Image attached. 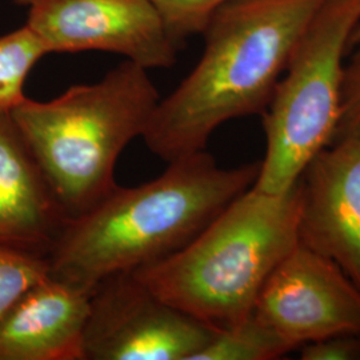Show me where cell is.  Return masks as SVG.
<instances>
[{"label": "cell", "instance_id": "cell-1", "mask_svg": "<svg viewBox=\"0 0 360 360\" xmlns=\"http://www.w3.org/2000/svg\"><path fill=\"white\" fill-rule=\"evenodd\" d=\"M260 162L219 167L206 150L168 162L156 179L116 186L102 202L68 219L49 263L51 276L92 291L103 279L176 254L239 195Z\"/></svg>", "mask_w": 360, "mask_h": 360}, {"label": "cell", "instance_id": "cell-2", "mask_svg": "<svg viewBox=\"0 0 360 360\" xmlns=\"http://www.w3.org/2000/svg\"><path fill=\"white\" fill-rule=\"evenodd\" d=\"M326 0H230L210 19L205 51L155 107L143 139L166 162L206 150L221 124L262 114Z\"/></svg>", "mask_w": 360, "mask_h": 360}, {"label": "cell", "instance_id": "cell-3", "mask_svg": "<svg viewBox=\"0 0 360 360\" xmlns=\"http://www.w3.org/2000/svg\"><path fill=\"white\" fill-rule=\"evenodd\" d=\"M300 180L282 193L251 187L184 248L132 271L154 294L215 331L245 322L271 274L299 243Z\"/></svg>", "mask_w": 360, "mask_h": 360}, {"label": "cell", "instance_id": "cell-4", "mask_svg": "<svg viewBox=\"0 0 360 360\" xmlns=\"http://www.w3.org/2000/svg\"><path fill=\"white\" fill-rule=\"evenodd\" d=\"M147 71L126 60L96 83L72 86L49 102L27 98L11 111L68 219L115 190L119 156L143 136L160 101Z\"/></svg>", "mask_w": 360, "mask_h": 360}, {"label": "cell", "instance_id": "cell-5", "mask_svg": "<svg viewBox=\"0 0 360 360\" xmlns=\"http://www.w3.org/2000/svg\"><path fill=\"white\" fill-rule=\"evenodd\" d=\"M360 0H326L292 52L263 115L266 156L252 186L282 193L327 148L342 115L345 56Z\"/></svg>", "mask_w": 360, "mask_h": 360}, {"label": "cell", "instance_id": "cell-6", "mask_svg": "<svg viewBox=\"0 0 360 360\" xmlns=\"http://www.w3.org/2000/svg\"><path fill=\"white\" fill-rule=\"evenodd\" d=\"M218 331L154 294L134 272L96 284L84 331L86 360H193Z\"/></svg>", "mask_w": 360, "mask_h": 360}, {"label": "cell", "instance_id": "cell-7", "mask_svg": "<svg viewBox=\"0 0 360 360\" xmlns=\"http://www.w3.org/2000/svg\"><path fill=\"white\" fill-rule=\"evenodd\" d=\"M27 26L50 53L112 52L146 70L172 67L180 50L150 0H38Z\"/></svg>", "mask_w": 360, "mask_h": 360}, {"label": "cell", "instance_id": "cell-8", "mask_svg": "<svg viewBox=\"0 0 360 360\" xmlns=\"http://www.w3.org/2000/svg\"><path fill=\"white\" fill-rule=\"evenodd\" d=\"M252 314L294 349L360 336V288L331 259L297 243L263 285Z\"/></svg>", "mask_w": 360, "mask_h": 360}, {"label": "cell", "instance_id": "cell-9", "mask_svg": "<svg viewBox=\"0 0 360 360\" xmlns=\"http://www.w3.org/2000/svg\"><path fill=\"white\" fill-rule=\"evenodd\" d=\"M299 180V243L331 259L360 288V141L331 143Z\"/></svg>", "mask_w": 360, "mask_h": 360}, {"label": "cell", "instance_id": "cell-10", "mask_svg": "<svg viewBox=\"0 0 360 360\" xmlns=\"http://www.w3.org/2000/svg\"><path fill=\"white\" fill-rule=\"evenodd\" d=\"M67 220L11 112H0V247L49 259Z\"/></svg>", "mask_w": 360, "mask_h": 360}, {"label": "cell", "instance_id": "cell-11", "mask_svg": "<svg viewBox=\"0 0 360 360\" xmlns=\"http://www.w3.org/2000/svg\"><path fill=\"white\" fill-rule=\"evenodd\" d=\"M91 291L49 276L0 319V360H86Z\"/></svg>", "mask_w": 360, "mask_h": 360}, {"label": "cell", "instance_id": "cell-12", "mask_svg": "<svg viewBox=\"0 0 360 360\" xmlns=\"http://www.w3.org/2000/svg\"><path fill=\"white\" fill-rule=\"evenodd\" d=\"M294 351L281 335L252 314L245 322L221 331L193 360H272Z\"/></svg>", "mask_w": 360, "mask_h": 360}, {"label": "cell", "instance_id": "cell-13", "mask_svg": "<svg viewBox=\"0 0 360 360\" xmlns=\"http://www.w3.org/2000/svg\"><path fill=\"white\" fill-rule=\"evenodd\" d=\"M47 53L44 41L27 25L0 37V112H11L26 101L27 77Z\"/></svg>", "mask_w": 360, "mask_h": 360}, {"label": "cell", "instance_id": "cell-14", "mask_svg": "<svg viewBox=\"0 0 360 360\" xmlns=\"http://www.w3.org/2000/svg\"><path fill=\"white\" fill-rule=\"evenodd\" d=\"M50 275L49 259L0 247V319L28 290Z\"/></svg>", "mask_w": 360, "mask_h": 360}, {"label": "cell", "instance_id": "cell-15", "mask_svg": "<svg viewBox=\"0 0 360 360\" xmlns=\"http://www.w3.org/2000/svg\"><path fill=\"white\" fill-rule=\"evenodd\" d=\"M163 18L172 40L183 47L184 41L205 31L210 19L230 0H150Z\"/></svg>", "mask_w": 360, "mask_h": 360}, {"label": "cell", "instance_id": "cell-16", "mask_svg": "<svg viewBox=\"0 0 360 360\" xmlns=\"http://www.w3.org/2000/svg\"><path fill=\"white\" fill-rule=\"evenodd\" d=\"M342 139L360 141V51L345 68L342 115L331 143Z\"/></svg>", "mask_w": 360, "mask_h": 360}, {"label": "cell", "instance_id": "cell-17", "mask_svg": "<svg viewBox=\"0 0 360 360\" xmlns=\"http://www.w3.org/2000/svg\"><path fill=\"white\" fill-rule=\"evenodd\" d=\"M300 358L304 360L360 359V336H331L302 346Z\"/></svg>", "mask_w": 360, "mask_h": 360}, {"label": "cell", "instance_id": "cell-18", "mask_svg": "<svg viewBox=\"0 0 360 360\" xmlns=\"http://www.w3.org/2000/svg\"><path fill=\"white\" fill-rule=\"evenodd\" d=\"M349 46H354L356 49V51H360V23L359 26L356 27V30L354 31Z\"/></svg>", "mask_w": 360, "mask_h": 360}, {"label": "cell", "instance_id": "cell-19", "mask_svg": "<svg viewBox=\"0 0 360 360\" xmlns=\"http://www.w3.org/2000/svg\"><path fill=\"white\" fill-rule=\"evenodd\" d=\"M16 4H19V6H31V4H34L35 1H38V0H13Z\"/></svg>", "mask_w": 360, "mask_h": 360}]
</instances>
